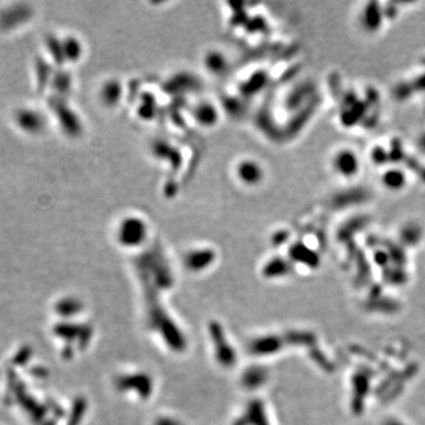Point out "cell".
Listing matches in <instances>:
<instances>
[{"instance_id":"cell-2","label":"cell","mask_w":425,"mask_h":425,"mask_svg":"<svg viewBox=\"0 0 425 425\" xmlns=\"http://www.w3.org/2000/svg\"><path fill=\"white\" fill-rule=\"evenodd\" d=\"M237 180L245 185H256L262 181L263 171L258 162L253 160H244L236 166Z\"/></svg>"},{"instance_id":"cell-1","label":"cell","mask_w":425,"mask_h":425,"mask_svg":"<svg viewBox=\"0 0 425 425\" xmlns=\"http://www.w3.org/2000/svg\"><path fill=\"white\" fill-rule=\"evenodd\" d=\"M147 235V225L139 216H126L118 226V237L124 245H136Z\"/></svg>"},{"instance_id":"cell-3","label":"cell","mask_w":425,"mask_h":425,"mask_svg":"<svg viewBox=\"0 0 425 425\" xmlns=\"http://www.w3.org/2000/svg\"><path fill=\"white\" fill-rule=\"evenodd\" d=\"M196 121L204 126H210L211 124H215L216 121V114L214 111V108L208 104L200 105L195 111Z\"/></svg>"}]
</instances>
